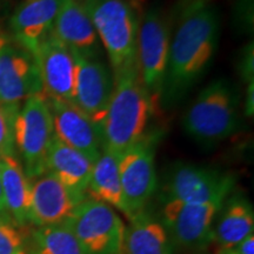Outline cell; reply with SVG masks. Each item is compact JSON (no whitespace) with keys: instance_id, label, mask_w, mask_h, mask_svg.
I'll use <instances>...</instances> for the list:
<instances>
[{"instance_id":"6da1fadb","label":"cell","mask_w":254,"mask_h":254,"mask_svg":"<svg viewBox=\"0 0 254 254\" xmlns=\"http://www.w3.org/2000/svg\"><path fill=\"white\" fill-rule=\"evenodd\" d=\"M220 28L219 11L209 4L179 18L160 95L164 106L179 103L208 71L219 46Z\"/></svg>"},{"instance_id":"7a4b0ae2","label":"cell","mask_w":254,"mask_h":254,"mask_svg":"<svg viewBox=\"0 0 254 254\" xmlns=\"http://www.w3.org/2000/svg\"><path fill=\"white\" fill-rule=\"evenodd\" d=\"M153 110L138 69L114 78L113 94L99 127L103 150L120 157L140 142Z\"/></svg>"},{"instance_id":"3957f363","label":"cell","mask_w":254,"mask_h":254,"mask_svg":"<svg viewBox=\"0 0 254 254\" xmlns=\"http://www.w3.org/2000/svg\"><path fill=\"white\" fill-rule=\"evenodd\" d=\"M239 106L236 86L226 79H217L187 109L183 118L184 131L200 145L218 144L239 129Z\"/></svg>"},{"instance_id":"277c9868","label":"cell","mask_w":254,"mask_h":254,"mask_svg":"<svg viewBox=\"0 0 254 254\" xmlns=\"http://www.w3.org/2000/svg\"><path fill=\"white\" fill-rule=\"evenodd\" d=\"M98 37L109 55L114 78L138 69L136 43L140 19L128 0H85Z\"/></svg>"},{"instance_id":"5b68a950","label":"cell","mask_w":254,"mask_h":254,"mask_svg":"<svg viewBox=\"0 0 254 254\" xmlns=\"http://www.w3.org/2000/svg\"><path fill=\"white\" fill-rule=\"evenodd\" d=\"M85 254H124L125 224L116 209L93 198H85L64 222Z\"/></svg>"},{"instance_id":"8992f818","label":"cell","mask_w":254,"mask_h":254,"mask_svg":"<svg viewBox=\"0 0 254 254\" xmlns=\"http://www.w3.org/2000/svg\"><path fill=\"white\" fill-rule=\"evenodd\" d=\"M53 136L52 113L46 95H31L19 110L14 124L15 148L21 155L23 168L30 180L47 172V152Z\"/></svg>"},{"instance_id":"52a82bcc","label":"cell","mask_w":254,"mask_h":254,"mask_svg":"<svg viewBox=\"0 0 254 254\" xmlns=\"http://www.w3.org/2000/svg\"><path fill=\"white\" fill-rule=\"evenodd\" d=\"M170 44V20L163 9L152 6L139 23L136 62L141 84L150 95L153 106L160 101Z\"/></svg>"},{"instance_id":"ba28073f","label":"cell","mask_w":254,"mask_h":254,"mask_svg":"<svg viewBox=\"0 0 254 254\" xmlns=\"http://www.w3.org/2000/svg\"><path fill=\"white\" fill-rule=\"evenodd\" d=\"M236 178L230 173L193 164L174 165L164 187V201H225L231 194Z\"/></svg>"},{"instance_id":"9c48e42d","label":"cell","mask_w":254,"mask_h":254,"mask_svg":"<svg viewBox=\"0 0 254 254\" xmlns=\"http://www.w3.org/2000/svg\"><path fill=\"white\" fill-rule=\"evenodd\" d=\"M224 201H164L161 222L171 240L187 250H198L212 241L213 222Z\"/></svg>"},{"instance_id":"30bf717a","label":"cell","mask_w":254,"mask_h":254,"mask_svg":"<svg viewBox=\"0 0 254 254\" xmlns=\"http://www.w3.org/2000/svg\"><path fill=\"white\" fill-rule=\"evenodd\" d=\"M124 208L131 219L144 211L157 189L154 145L144 138L119 157Z\"/></svg>"},{"instance_id":"8fae6325","label":"cell","mask_w":254,"mask_h":254,"mask_svg":"<svg viewBox=\"0 0 254 254\" xmlns=\"http://www.w3.org/2000/svg\"><path fill=\"white\" fill-rule=\"evenodd\" d=\"M73 56L75 59L73 103L86 113L99 128L113 94V72L99 58H85L75 53Z\"/></svg>"},{"instance_id":"7c38bea8","label":"cell","mask_w":254,"mask_h":254,"mask_svg":"<svg viewBox=\"0 0 254 254\" xmlns=\"http://www.w3.org/2000/svg\"><path fill=\"white\" fill-rule=\"evenodd\" d=\"M39 68L43 93L51 99L73 101L75 59L72 51L50 32L33 52Z\"/></svg>"},{"instance_id":"4fadbf2b","label":"cell","mask_w":254,"mask_h":254,"mask_svg":"<svg viewBox=\"0 0 254 254\" xmlns=\"http://www.w3.org/2000/svg\"><path fill=\"white\" fill-rule=\"evenodd\" d=\"M43 93L39 68L30 51L8 43L0 51V104L19 105Z\"/></svg>"},{"instance_id":"5bb4252c","label":"cell","mask_w":254,"mask_h":254,"mask_svg":"<svg viewBox=\"0 0 254 254\" xmlns=\"http://www.w3.org/2000/svg\"><path fill=\"white\" fill-rule=\"evenodd\" d=\"M47 100L52 113L55 135L94 163L103 151L98 126L73 101L51 98Z\"/></svg>"},{"instance_id":"9a60e30c","label":"cell","mask_w":254,"mask_h":254,"mask_svg":"<svg viewBox=\"0 0 254 254\" xmlns=\"http://www.w3.org/2000/svg\"><path fill=\"white\" fill-rule=\"evenodd\" d=\"M80 202L55 174L46 172L32 184L30 222L38 227L64 224Z\"/></svg>"},{"instance_id":"2e32d148","label":"cell","mask_w":254,"mask_h":254,"mask_svg":"<svg viewBox=\"0 0 254 254\" xmlns=\"http://www.w3.org/2000/svg\"><path fill=\"white\" fill-rule=\"evenodd\" d=\"M51 32L75 55L99 58L97 31L86 8L77 0H64Z\"/></svg>"},{"instance_id":"e0dca14e","label":"cell","mask_w":254,"mask_h":254,"mask_svg":"<svg viewBox=\"0 0 254 254\" xmlns=\"http://www.w3.org/2000/svg\"><path fill=\"white\" fill-rule=\"evenodd\" d=\"M64 0H26L15 9L9 26L17 44L33 55L38 44L52 31Z\"/></svg>"},{"instance_id":"ac0fdd59","label":"cell","mask_w":254,"mask_h":254,"mask_svg":"<svg viewBox=\"0 0 254 254\" xmlns=\"http://www.w3.org/2000/svg\"><path fill=\"white\" fill-rule=\"evenodd\" d=\"M46 168L47 172L55 174L75 198L80 201L86 198L93 168V163L86 155L66 145L55 135L47 152Z\"/></svg>"},{"instance_id":"d6986e66","label":"cell","mask_w":254,"mask_h":254,"mask_svg":"<svg viewBox=\"0 0 254 254\" xmlns=\"http://www.w3.org/2000/svg\"><path fill=\"white\" fill-rule=\"evenodd\" d=\"M220 219L212 232L219 249H231L254 231V211L250 200L240 193L228 195L222 204Z\"/></svg>"},{"instance_id":"ffe728a7","label":"cell","mask_w":254,"mask_h":254,"mask_svg":"<svg viewBox=\"0 0 254 254\" xmlns=\"http://www.w3.org/2000/svg\"><path fill=\"white\" fill-rule=\"evenodd\" d=\"M0 178L7 214L24 226L30 222L32 183L17 157L0 159Z\"/></svg>"},{"instance_id":"44dd1931","label":"cell","mask_w":254,"mask_h":254,"mask_svg":"<svg viewBox=\"0 0 254 254\" xmlns=\"http://www.w3.org/2000/svg\"><path fill=\"white\" fill-rule=\"evenodd\" d=\"M129 220L124 236V254H173L172 240L161 220L144 211Z\"/></svg>"},{"instance_id":"7402d4cb","label":"cell","mask_w":254,"mask_h":254,"mask_svg":"<svg viewBox=\"0 0 254 254\" xmlns=\"http://www.w3.org/2000/svg\"><path fill=\"white\" fill-rule=\"evenodd\" d=\"M87 194L125 213L119 173V157L110 151H101L99 158L93 163Z\"/></svg>"},{"instance_id":"603a6c76","label":"cell","mask_w":254,"mask_h":254,"mask_svg":"<svg viewBox=\"0 0 254 254\" xmlns=\"http://www.w3.org/2000/svg\"><path fill=\"white\" fill-rule=\"evenodd\" d=\"M34 254H85L74 234L64 224L39 227L33 233Z\"/></svg>"},{"instance_id":"cb8c5ba5","label":"cell","mask_w":254,"mask_h":254,"mask_svg":"<svg viewBox=\"0 0 254 254\" xmlns=\"http://www.w3.org/2000/svg\"><path fill=\"white\" fill-rule=\"evenodd\" d=\"M19 110V105L0 104V159L15 157L14 124Z\"/></svg>"},{"instance_id":"d4e9b609","label":"cell","mask_w":254,"mask_h":254,"mask_svg":"<svg viewBox=\"0 0 254 254\" xmlns=\"http://www.w3.org/2000/svg\"><path fill=\"white\" fill-rule=\"evenodd\" d=\"M0 254H26L24 236L11 220L2 217H0Z\"/></svg>"},{"instance_id":"484cf974","label":"cell","mask_w":254,"mask_h":254,"mask_svg":"<svg viewBox=\"0 0 254 254\" xmlns=\"http://www.w3.org/2000/svg\"><path fill=\"white\" fill-rule=\"evenodd\" d=\"M254 50L253 44L250 43L245 49L241 51L239 59V74L244 82L247 85L253 82V66H254Z\"/></svg>"},{"instance_id":"4316f807","label":"cell","mask_w":254,"mask_h":254,"mask_svg":"<svg viewBox=\"0 0 254 254\" xmlns=\"http://www.w3.org/2000/svg\"><path fill=\"white\" fill-rule=\"evenodd\" d=\"M211 0H180L177 5V15L178 18L183 17L194 9L202 7V6L209 4Z\"/></svg>"},{"instance_id":"83f0119b","label":"cell","mask_w":254,"mask_h":254,"mask_svg":"<svg viewBox=\"0 0 254 254\" xmlns=\"http://www.w3.org/2000/svg\"><path fill=\"white\" fill-rule=\"evenodd\" d=\"M254 81L247 85L245 98V114L246 117H253L254 112Z\"/></svg>"},{"instance_id":"f1b7e54d","label":"cell","mask_w":254,"mask_h":254,"mask_svg":"<svg viewBox=\"0 0 254 254\" xmlns=\"http://www.w3.org/2000/svg\"><path fill=\"white\" fill-rule=\"evenodd\" d=\"M0 217L8 219L11 220L7 214V211H6V206L4 201V194H2V186H1V178H0Z\"/></svg>"},{"instance_id":"f546056e","label":"cell","mask_w":254,"mask_h":254,"mask_svg":"<svg viewBox=\"0 0 254 254\" xmlns=\"http://www.w3.org/2000/svg\"><path fill=\"white\" fill-rule=\"evenodd\" d=\"M9 43L8 38L5 36V34H2L1 32H0V51H1L4 47L7 45V44Z\"/></svg>"},{"instance_id":"4dcf8cb0","label":"cell","mask_w":254,"mask_h":254,"mask_svg":"<svg viewBox=\"0 0 254 254\" xmlns=\"http://www.w3.org/2000/svg\"><path fill=\"white\" fill-rule=\"evenodd\" d=\"M9 0H0V5H2V4H6V2H8Z\"/></svg>"},{"instance_id":"1f68e13d","label":"cell","mask_w":254,"mask_h":254,"mask_svg":"<svg viewBox=\"0 0 254 254\" xmlns=\"http://www.w3.org/2000/svg\"><path fill=\"white\" fill-rule=\"evenodd\" d=\"M77 1H79V2H84L85 0H77Z\"/></svg>"}]
</instances>
